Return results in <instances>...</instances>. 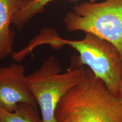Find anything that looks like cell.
I'll use <instances>...</instances> for the list:
<instances>
[{
  "mask_svg": "<svg viewBox=\"0 0 122 122\" xmlns=\"http://www.w3.org/2000/svg\"><path fill=\"white\" fill-rule=\"evenodd\" d=\"M42 45H49L56 50L65 45L74 49L79 56L72 57L70 66L87 67L102 81L111 93L118 97L122 94V56L111 42L89 32H85L84 37L80 40L65 39L55 29L44 28L20 53L25 57Z\"/></svg>",
  "mask_w": 122,
  "mask_h": 122,
  "instance_id": "obj_1",
  "label": "cell"
},
{
  "mask_svg": "<svg viewBox=\"0 0 122 122\" xmlns=\"http://www.w3.org/2000/svg\"><path fill=\"white\" fill-rule=\"evenodd\" d=\"M86 68L70 66L66 72H62L58 59L51 56L37 70L25 76V81L39 106L43 122H56L58 103L83 79Z\"/></svg>",
  "mask_w": 122,
  "mask_h": 122,
  "instance_id": "obj_2",
  "label": "cell"
},
{
  "mask_svg": "<svg viewBox=\"0 0 122 122\" xmlns=\"http://www.w3.org/2000/svg\"><path fill=\"white\" fill-rule=\"evenodd\" d=\"M63 22L68 31L91 33L111 42L122 56V0L78 4Z\"/></svg>",
  "mask_w": 122,
  "mask_h": 122,
  "instance_id": "obj_3",
  "label": "cell"
},
{
  "mask_svg": "<svg viewBox=\"0 0 122 122\" xmlns=\"http://www.w3.org/2000/svg\"><path fill=\"white\" fill-rule=\"evenodd\" d=\"M70 91L93 111L101 122H122V94L118 97L111 93L88 67L83 79Z\"/></svg>",
  "mask_w": 122,
  "mask_h": 122,
  "instance_id": "obj_4",
  "label": "cell"
},
{
  "mask_svg": "<svg viewBox=\"0 0 122 122\" xmlns=\"http://www.w3.org/2000/svg\"><path fill=\"white\" fill-rule=\"evenodd\" d=\"M25 71L24 66L16 62L0 67V110L13 112L22 104L37 106L25 81Z\"/></svg>",
  "mask_w": 122,
  "mask_h": 122,
  "instance_id": "obj_5",
  "label": "cell"
},
{
  "mask_svg": "<svg viewBox=\"0 0 122 122\" xmlns=\"http://www.w3.org/2000/svg\"><path fill=\"white\" fill-rule=\"evenodd\" d=\"M56 122H101L97 115L68 91L58 103Z\"/></svg>",
  "mask_w": 122,
  "mask_h": 122,
  "instance_id": "obj_6",
  "label": "cell"
},
{
  "mask_svg": "<svg viewBox=\"0 0 122 122\" xmlns=\"http://www.w3.org/2000/svg\"><path fill=\"white\" fill-rule=\"evenodd\" d=\"M23 0H0V60L12 56L15 32L10 28Z\"/></svg>",
  "mask_w": 122,
  "mask_h": 122,
  "instance_id": "obj_7",
  "label": "cell"
},
{
  "mask_svg": "<svg viewBox=\"0 0 122 122\" xmlns=\"http://www.w3.org/2000/svg\"><path fill=\"white\" fill-rule=\"evenodd\" d=\"M53 1L55 0H23L20 7L14 16L12 24L20 30L28 21L37 14L42 13L46 6ZM96 1L89 0V2Z\"/></svg>",
  "mask_w": 122,
  "mask_h": 122,
  "instance_id": "obj_8",
  "label": "cell"
},
{
  "mask_svg": "<svg viewBox=\"0 0 122 122\" xmlns=\"http://www.w3.org/2000/svg\"><path fill=\"white\" fill-rule=\"evenodd\" d=\"M37 106L22 104L13 112L0 110V122H43Z\"/></svg>",
  "mask_w": 122,
  "mask_h": 122,
  "instance_id": "obj_9",
  "label": "cell"
}]
</instances>
